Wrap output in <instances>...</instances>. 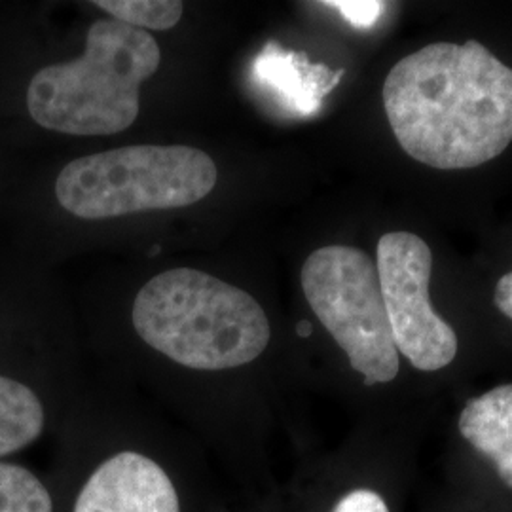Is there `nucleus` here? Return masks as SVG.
<instances>
[{"instance_id":"obj_1","label":"nucleus","mask_w":512,"mask_h":512,"mask_svg":"<svg viewBox=\"0 0 512 512\" xmlns=\"http://www.w3.org/2000/svg\"><path fill=\"white\" fill-rule=\"evenodd\" d=\"M384 107L408 156L442 171L473 169L512 143V69L478 40L435 42L389 71Z\"/></svg>"},{"instance_id":"obj_2","label":"nucleus","mask_w":512,"mask_h":512,"mask_svg":"<svg viewBox=\"0 0 512 512\" xmlns=\"http://www.w3.org/2000/svg\"><path fill=\"white\" fill-rule=\"evenodd\" d=\"M131 321L150 348L194 370L255 361L270 344V321L239 287L192 268L156 275L139 291Z\"/></svg>"},{"instance_id":"obj_3","label":"nucleus","mask_w":512,"mask_h":512,"mask_svg":"<svg viewBox=\"0 0 512 512\" xmlns=\"http://www.w3.org/2000/svg\"><path fill=\"white\" fill-rule=\"evenodd\" d=\"M160 63V46L148 31L99 19L88 31L84 54L33 76L27 109L38 126L57 133H120L135 124L141 86Z\"/></svg>"},{"instance_id":"obj_4","label":"nucleus","mask_w":512,"mask_h":512,"mask_svg":"<svg viewBox=\"0 0 512 512\" xmlns=\"http://www.w3.org/2000/svg\"><path fill=\"white\" fill-rule=\"evenodd\" d=\"M217 179V165L200 148L133 145L69 162L55 181V198L78 219H116L202 202Z\"/></svg>"},{"instance_id":"obj_5","label":"nucleus","mask_w":512,"mask_h":512,"mask_svg":"<svg viewBox=\"0 0 512 512\" xmlns=\"http://www.w3.org/2000/svg\"><path fill=\"white\" fill-rule=\"evenodd\" d=\"M302 291L365 385L389 384L401 361L389 327L376 262L365 251L329 245L302 266Z\"/></svg>"},{"instance_id":"obj_6","label":"nucleus","mask_w":512,"mask_h":512,"mask_svg":"<svg viewBox=\"0 0 512 512\" xmlns=\"http://www.w3.org/2000/svg\"><path fill=\"white\" fill-rule=\"evenodd\" d=\"M376 268L399 355L421 372L450 365L458 355V336L431 304L429 245L410 232H389L378 241Z\"/></svg>"},{"instance_id":"obj_7","label":"nucleus","mask_w":512,"mask_h":512,"mask_svg":"<svg viewBox=\"0 0 512 512\" xmlns=\"http://www.w3.org/2000/svg\"><path fill=\"white\" fill-rule=\"evenodd\" d=\"M74 512H179V497L156 461L122 452L97 467Z\"/></svg>"},{"instance_id":"obj_8","label":"nucleus","mask_w":512,"mask_h":512,"mask_svg":"<svg viewBox=\"0 0 512 512\" xmlns=\"http://www.w3.org/2000/svg\"><path fill=\"white\" fill-rule=\"evenodd\" d=\"M344 74V69L330 71L327 65H315L308 55L285 50L274 40L253 61L256 82L272 90L279 103L296 116L317 114Z\"/></svg>"},{"instance_id":"obj_9","label":"nucleus","mask_w":512,"mask_h":512,"mask_svg":"<svg viewBox=\"0 0 512 512\" xmlns=\"http://www.w3.org/2000/svg\"><path fill=\"white\" fill-rule=\"evenodd\" d=\"M459 433L494 463L497 475L512 490V384L494 387L465 404Z\"/></svg>"},{"instance_id":"obj_10","label":"nucleus","mask_w":512,"mask_h":512,"mask_svg":"<svg viewBox=\"0 0 512 512\" xmlns=\"http://www.w3.org/2000/svg\"><path fill=\"white\" fill-rule=\"evenodd\" d=\"M42 429L44 408L37 395L27 385L0 376V456L29 446Z\"/></svg>"},{"instance_id":"obj_11","label":"nucleus","mask_w":512,"mask_h":512,"mask_svg":"<svg viewBox=\"0 0 512 512\" xmlns=\"http://www.w3.org/2000/svg\"><path fill=\"white\" fill-rule=\"evenodd\" d=\"M97 8L112 19L141 31H169L183 18L179 0H95Z\"/></svg>"},{"instance_id":"obj_12","label":"nucleus","mask_w":512,"mask_h":512,"mask_svg":"<svg viewBox=\"0 0 512 512\" xmlns=\"http://www.w3.org/2000/svg\"><path fill=\"white\" fill-rule=\"evenodd\" d=\"M0 512H54V503L31 471L0 463Z\"/></svg>"},{"instance_id":"obj_13","label":"nucleus","mask_w":512,"mask_h":512,"mask_svg":"<svg viewBox=\"0 0 512 512\" xmlns=\"http://www.w3.org/2000/svg\"><path fill=\"white\" fill-rule=\"evenodd\" d=\"M323 4L338 10L357 29H370L376 25L385 10V2L376 0H332Z\"/></svg>"},{"instance_id":"obj_14","label":"nucleus","mask_w":512,"mask_h":512,"mask_svg":"<svg viewBox=\"0 0 512 512\" xmlns=\"http://www.w3.org/2000/svg\"><path fill=\"white\" fill-rule=\"evenodd\" d=\"M332 512H389L384 497L372 490H355L344 495Z\"/></svg>"},{"instance_id":"obj_15","label":"nucleus","mask_w":512,"mask_h":512,"mask_svg":"<svg viewBox=\"0 0 512 512\" xmlns=\"http://www.w3.org/2000/svg\"><path fill=\"white\" fill-rule=\"evenodd\" d=\"M495 306L503 315L512 319V272L503 275L495 287Z\"/></svg>"},{"instance_id":"obj_16","label":"nucleus","mask_w":512,"mask_h":512,"mask_svg":"<svg viewBox=\"0 0 512 512\" xmlns=\"http://www.w3.org/2000/svg\"><path fill=\"white\" fill-rule=\"evenodd\" d=\"M311 323L310 321H302V323H298V327H296V332H298V336H302V338H308L311 336Z\"/></svg>"}]
</instances>
